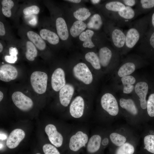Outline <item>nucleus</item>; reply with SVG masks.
I'll return each instance as SVG.
<instances>
[{"label":"nucleus","instance_id":"1","mask_svg":"<svg viewBox=\"0 0 154 154\" xmlns=\"http://www.w3.org/2000/svg\"><path fill=\"white\" fill-rule=\"evenodd\" d=\"M148 19L145 17L133 21L125 32V41L123 51L133 48L139 43L145 34Z\"/></svg>","mask_w":154,"mask_h":154},{"label":"nucleus","instance_id":"2","mask_svg":"<svg viewBox=\"0 0 154 154\" xmlns=\"http://www.w3.org/2000/svg\"><path fill=\"white\" fill-rule=\"evenodd\" d=\"M137 16L135 9L126 6L125 9L111 15L110 21L119 27L128 26Z\"/></svg>","mask_w":154,"mask_h":154},{"label":"nucleus","instance_id":"3","mask_svg":"<svg viewBox=\"0 0 154 154\" xmlns=\"http://www.w3.org/2000/svg\"><path fill=\"white\" fill-rule=\"evenodd\" d=\"M105 26L114 47L118 50H123L125 41V32L110 21L105 23Z\"/></svg>","mask_w":154,"mask_h":154},{"label":"nucleus","instance_id":"4","mask_svg":"<svg viewBox=\"0 0 154 154\" xmlns=\"http://www.w3.org/2000/svg\"><path fill=\"white\" fill-rule=\"evenodd\" d=\"M47 19H43L38 23V34L47 44L58 45L60 42V38L56 32L49 27Z\"/></svg>","mask_w":154,"mask_h":154},{"label":"nucleus","instance_id":"5","mask_svg":"<svg viewBox=\"0 0 154 154\" xmlns=\"http://www.w3.org/2000/svg\"><path fill=\"white\" fill-rule=\"evenodd\" d=\"M48 80L47 74L44 72L35 71L31 74L30 81L34 91L39 94H42L46 91Z\"/></svg>","mask_w":154,"mask_h":154},{"label":"nucleus","instance_id":"6","mask_svg":"<svg viewBox=\"0 0 154 154\" xmlns=\"http://www.w3.org/2000/svg\"><path fill=\"white\" fill-rule=\"evenodd\" d=\"M73 71L75 77L85 84H89L92 82L93 78L92 74L84 63L77 64L74 67Z\"/></svg>","mask_w":154,"mask_h":154},{"label":"nucleus","instance_id":"7","mask_svg":"<svg viewBox=\"0 0 154 154\" xmlns=\"http://www.w3.org/2000/svg\"><path fill=\"white\" fill-rule=\"evenodd\" d=\"M12 99L16 106L22 111H29L33 106V103L31 99L21 92L17 91L13 93Z\"/></svg>","mask_w":154,"mask_h":154},{"label":"nucleus","instance_id":"8","mask_svg":"<svg viewBox=\"0 0 154 154\" xmlns=\"http://www.w3.org/2000/svg\"><path fill=\"white\" fill-rule=\"evenodd\" d=\"M101 103L103 108L111 116L117 114L119 108L115 98L112 94L106 93L102 97Z\"/></svg>","mask_w":154,"mask_h":154},{"label":"nucleus","instance_id":"9","mask_svg":"<svg viewBox=\"0 0 154 154\" xmlns=\"http://www.w3.org/2000/svg\"><path fill=\"white\" fill-rule=\"evenodd\" d=\"M20 39L19 40L21 46L25 49V56L26 59L30 61H34L37 57L38 50L33 43L27 38L24 35L19 33Z\"/></svg>","mask_w":154,"mask_h":154},{"label":"nucleus","instance_id":"10","mask_svg":"<svg viewBox=\"0 0 154 154\" xmlns=\"http://www.w3.org/2000/svg\"><path fill=\"white\" fill-rule=\"evenodd\" d=\"M1 14L5 17L17 18V13L20 6L17 1L12 0L1 1Z\"/></svg>","mask_w":154,"mask_h":154},{"label":"nucleus","instance_id":"11","mask_svg":"<svg viewBox=\"0 0 154 154\" xmlns=\"http://www.w3.org/2000/svg\"><path fill=\"white\" fill-rule=\"evenodd\" d=\"M104 15L107 17L115 13L124 10L126 6L119 0L110 1L100 6Z\"/></svg>","mask_w":154,"mask_h":154},{"label":"nucleus","instance_id":"12","mask_svg":"<svg viewBox=\"0 0 154 154\" xmlns=\"http://www.w3.org/2000/svg\"><path fill=\"white\" fill-rule=\"evenodd\" d=\"M88 139L87 134L82 131H78L71 137L69 148L72 151H77L82 147L85 146Z\"/></svg>","mask_w":154,"mask_h":154},{"label":"nucleus","instance_id":"13","mask_svg":"<svg viewBox=\"0 0 154 154\" xmlns=\"http://www.w3.org/2000/svg\"><path fill=\"white\" fill-rule=\"evenodd\" d=\"M51 84L53 90L58 92L66 85L65 74L64 70L61 68L56 69L52 74Z\"/></svg>","mask_w":154,"mask_h":154},{"label":"nucleus","instance_id":"14","mask_svg":"<svg viewBox=\"0 0 154 154\" xmlns=\"http://www.w3.org/2000/svg\"><path fill=\"white\" fill-rule=\"evenodd\" d=\"M45 131L52 144L57 147L62 145L63 141V137L57 131L55 125L52 124L47 125L45 128Z\"/></svg>","mask_w":154,"mask_h":154},{"label":"nucleus","instance_id":"15","mask_svg":"<svg viewBox=\"0 0 154 154\" xmlns=\"http://www.w3.org/2000/svg\"><path fill=\"white\" fill-rule=\"evenodd\" d=\"M18 72L15 67L10 64H3L0 68V79L5 82H9L15 79Z\"/></svg>","mask_w":154,"mask_h":154},{"label":"nucleus","instance_id":"16","mask_svg":"<svg viewBox=\"0 0 154 154\" xmlns=\"http://www.w3.org/2000/svg\"><path fill=\"white\" fill-rule=\"evenodd\" d=\"M25 136V132L20 129H16L10 133L6 141V144L9 148L17 147Z\"/></svg>","mask_w":154,"mask_h":154},{"label":"nucleus","instance_id":"17","mask_svg":"<svg viewBox=\"0 0 154 154\" xmlns=\"http://www.w3.org/2000/svg\"><path fill=\"white\" fill-rule=\"evenodd\" d=\"M84 103V99L80 96L76 97L70 106V112L71 116L75 118H79L83 115Z\"/></svg>","mask_w":154,"mask_h":154},{"label":"nucleus","instance_id":"18","mask_svg":"<svg viewBox=\"0 0 154 154\" xmlns=\"http://www.w3.org/2000/svg\"><path fill=\"white\" fill-rule=\"evenodd\" d=\"M55 26L56 32L60 39L62 41L67 40L69 34L67 24L63 17L60 16L56 17Z\"/></svg>","mask_w":154,"mask_h":154},{"label":"nucleus","instance_id":"19","mask_svg":"<svg viewBox=\"0 0 154 154\" xmlns=\"http://www.w3.org/2000/svg\"><path fill=\"white\" fill-rule=\"evenodd\" d=\"M134 89L135 93L139 98L141 108L143 109H146L147 107L146 96L148 89L147 84L144 82H139L136 84Z\"/></svg>","mask_w":154,"mask_h":154},{"label":"nucleus","instance_id":"20","mask_svg":"<svg viewBox=\"0 0 154 154\" xmlns=\"http://www.w3.org/2000/svg\"><path fill=\"white\" fill-rule=\"evenodd\" d=\"M4 17L1 14L0 21V37L1 40L6 42L14 41L16 40L13 33L10 27L4 18Z\"/></svg>","mask_w":154,"mask_h":154},{"label":"nucleus","instance_id":"21","mask_svg":"<svg viewBox=\"0 0 154 154\" xmlns=\"http://www.w3.org/2000/svg\"><path fill=\"white\" fill-rule=\"evenodd\" d=\"M74 92L73 86L66 84L60 90L59 97L61 104L65 107L69 104Z\"/></svg>","mask_w":154,"mask_h":154},{"label":"nucleus","instance_id":"22","mask_svg":"<svg viewBox=\"0 0 154 154\" xmlns=\"http://www.w3.org/2000/svg\"><path fill=\"white\" fill-rule=\"evenodd\" d=\"M40 11V8L38 4L31 3L20 6L17 13V15H22L23 17L38 15Z\"/></svg>","mask_w":154,"mask_h":154},{"label":"nucleus","instance_id":"23","mask_svg":"<svg viewBox=\"0 0 154 154\" xmlns=\"http://www.w3.org/2000/svg\"><path fill=\"white\" fill-rule=\"evenodd\" d=\"M112 50L107 46H103L99 51V58L101 65L105 67L110 62L113 56Z\"/></svg>","mask_w":154,"mask_h":154},{"label":"nucleus","instance_id":"24","mask_svg":"<svg viewBox=\"0 0 154 154\" xmlns=\"http://www.w3.org/2000/svg\"><path fill=\"white\" fill-rule=\"evenodd\" d=\"M105 23L104 18L101 14L95 13L91 17L87 24V27L90 29L98 31Z\"/></svg>","mask_w":154,"mask_h":154},{"label":"nucleus","instance_id":"25","mask_svg":"<svg viewBox=\"0 0 154 154\" xmlns=\"http://www.w3.org/2000/svg\"><path fill=\"white\" fill-rule=\"evenodd\" d=\"M94 34V31L88 29L83 32L79 36L80 40L83 42L82 46L85 48H92L95 46L92 40V38Z\"/></svg>","mask_w":154,"mask_h":154},{"label":"nucleus","instance_id":"26","mask_svg":"<svg viewBox=\"0 0 154 154\" xmlns=\"http://www.w3.org/2000/svg\"><path fill=\"white\" fill-rule=\"evenodd\" d=\"M134 9L137 16L154 7V0H138Z\"/></svg>","mask_w":154,"mask_h":154},{"label":"nucleus","instance_id":"27","mask_svg":"<svg viewBox=\"0 0 154 154\" xmlns=\"http://www.w3.org/2000/svg\"><path fill=\"white\" fill-rule=\"evenodd\" d=\"M87 27V24L82 21L77 20L73 24L70 29L72 37L75 38L80 35Z\"/></svg>","mask_w":154,"mask_h":154},{"label":"nucleus","instance_id":"28","mask_svg":"<svg viewBox=\"0 0 154 154\" xmlns=\"http://www.w3.org/2000/svg\"><path fill=\"white\" fill-rule=\"evenodd\" d=\"M101 140V137L98 135H95L91 137L87 145L88 151L90 153L97 151L100 148Z\"/></svg>","mask_w":154,"mask_h":154},{"label":"nucleus","instance_id":"29","mask_svg":"<svg viewBox=\"0 0 154 154\" xmlns=\"http://www.w3.org/2000/svg\"><path fill=\"white\" fill-rule=\"evenodd\" d=\"M135 65L131 61L125 62L120 67L118 72V74L120 77L128 76L135 70Z\"/></svg>","mask_w":154,"mask_h":154},{"label":"nucleus","instance_id":"30","mask_svg":"<svg viewBox=\"0 0 154 154\" xmlns=\"http://www.w3.org/2000/svg\"><path fill=\"white\" fill-rule=\"evenodd\" d=\"M119 103L122 108L125 109L132 114L136 115L137 114V109L132 100L122 98L119 100Z\"/></svg>","mask_w":154,"mask_h":154},{"label":"nucleus","instance_id":"31","mask_svg":"<svg viewBox=\"0 0 154 154\" xmlns=\"http://www.w3.org/2000/svg\"><path fill=\"white\" fill-rule=\"evenodd\" d=\"M86 60L90 62L93 67L96 70L101 68V65L99 57L97 54L93 52L87 53L85 56Z\"/></svg>","mask_w":154,"mask_h":154},{"label":"nucleus","instance_id":"32","mask_svg":"<svg viewBox=\"0 0 154 154\" xmlns=\"http://www.w3.org/2000/svg\"><path fill=\"white\" fill-rule=\"evenodd\" d=\"M91 15L89 10L84 7L79 8L73 13V16L77 20L82 21L87 19Z\"/></svg>","mask_w":154,"mask_h":154},{"label":"nucleus","instance_id":"33","mask_svg":"<svg viewBox=\"0 0 154 154\" xmlns=\"http://www.w3.org/2000/svg\"><path fill=\"white\" fill-rule=\"evenodd\" d=\"M134 150V148L132 145L126 143L117 149L115 154H133Z\"/></svg>","mask_w":154,"mask_h":154},{"label":"nucleus","instance_id":"34","mask_svg":"<svg viewBox=\"0 0 154 154\" xmlns=\"http://www.w3.org/2000/svg\"><path fill=\"white\" fill-rule=\"evenodd\" d=\"M144 148L149 152L154 154V135H148L144 139Z\"/></svg>","mask_w":154,"mask_h":154},{"label":"nucleus","instance_id":"35","mask_svg":"<svg viewBox=\"0 0 154 154\" xmlns=\"http://www.w3.org/2000/svg\"><path fill=\"white\" fill-rule=\"evenodd\" d=\"M110 138L114 144L119 146L125 143L126 140L124 136L116 133H111L110 135Z\"/></svg>","mask_w":154,"mask_h":154},{"label":"nucleus","instance_id":"36","mask_svg":"<svg viewBox=\"0 0 154 154\" xmlns=\"http://www.w3.org/2000/svg\"><path fill=\"white\" fill-rule=\"evenodd\" d=\"M147 113L149 116L154 117V93L149 96L147 101Z\"/></svg>","mask_w":154,"mask_h":154},{"label":"nucleus","instance_id":"37","mask_svg":"<svg viewBox=\"0 0 154 154\" xmlns=\"http://www.w3.org/2000/svg\"><path fill=\"white\" fill-rule=\"evenodd\" d=\"M139 46H143L149 44L154 49V31L150 35L149 37H145L144 36L139 42Z\"/></svg>","mask_w":154,"mask_h":154},{"label":"nucleus","instance_id":"38","mask_svg":"<svg viewBox=\"0 0 154 154\" xmlns=\"http://www.w3.org/2000/svg\"><path fill=\"white\" fill-rule=\"evenodd\" d=\"M42 149L44 154H60L55 147L50 144H44Z\"/></svg>","mask_w":154,"mask_h":154},{"label":"nucleus","instance_id":"39","mask_svg":"<svg viewBox=\"0 0 154 154\" xmlns=\"http://www.w3.org/2000/svg\"><path fill=\"white\" fill-rule=\"evenodd\" d=\"M121 81L124 86H129L132 85L136 82L135 78L133 76L130 75L122 77Z\"/></svg>","mask_w":154,"mask_h":154},{"label":"nucleus","instance_id":"40","mask_svg":"<svg viewBox=\"0 0 154 154\" xmlns=\"http://www.w3.org/2000/svg\"><path fill=\"white\" fill-rule=\"evenodd\" d=\"M125 6L132 7L136 5L138 0H119Z\"/></svg>","mask_w":154,"mask_h":154},{"label":"nucleus","instance_id":"41","mask_svg":"<svg viewBox=\"0 0 154 154\" xmlns=\"http://www.w3.org/2000/svg\"><path fill=\"white\" fill-rule=\"evenodd\" d=\"M4 59L6 62L8 63L14 64L17 61L18 57L7 55L4 56Z\"/></svg>","mask_w":154,"mask_h":154},{"label":"nucleus","instance_id":"42","mask_svg":"<svg viewBox=\"0 0 154 154\" xmlns=\"http://www.w3.org/2000/svg\"><path fill=\"white\" fill-rule=\"evenodd\" d=\"M134 87L132 85L129 86H124L123 91V93L126 94H129L131 93L133 90Z\"/></svg>","mask_w":154,"mask_h":154},{"label":"nucleus","instance_id":"43","mask_svg":"<svg viewBox=\"0 0 154 154\" xmlns=\"http://www.w3.org/2000/svg\"><path fill=\"white\" fill-rule=\"evenodd\" d=\"M4 41L1 40L0 41V52L1 53L3 50L4 46V45L6 44Z\"/></svg>","mask_w":154,"mask_h":154},{"label":"nucleus","instance_id":"44","mask_svg":"<svg viewBox=\"0 0 154 154\" xmlns=\"http://www.w3.org/2000/svg\"><path fill=\"white\" fill-rule=\"evenodd\" d=\"M109 143L108 139L107 138H104L102 141V144L104 146H105L108 144Z\"/></svg>","mask_w":154,"mask_h":154},{"label":"nucleus","instance_id":"45","mask_svg":"<svg viewBox=\"0 0 154 154\" xmlns=\"http://www.w3.org/2000/svg\"><path fill=\"white\" fill-rule=\"evenodd\" d=\"M65 1L76 3H79L81 1V0H65Z\"/></svg>","mask_w":154,"mask_h":154},{"label":"nucleus","instance_id":"46","mask_svg":"<svg viewBox=\"0 0 154 154\" xmlns=\"http://www.w3.org/2000/svg\"><path fill=\"white\" fill-rule=\"evenodd\" d=\"M90 1L94 4H98L101 1L100 0H91Z\"/></svg>","mask_w":154,"mask_h":154},{"label":"nucleus","instance_id":"47","mask_svg":"<svg viewBox=\"0 0 154 154\" xmlns=\"http://www.w3.org/2000/svg\"><path fill=\"white\" fill-rule=\"evenodd\" d=\"M151 22L153 27L154 28V12L153 13L151 19Z\"/></svg>","mask_w":154,"mask_h":154},{"label":"nucleus","instance_id":"48","mask_svg":"<svg viewBox=\"0 0 154 154\" xmlns=\"http://www.w3.org/2000/svg\"><path fill=\"white\" fill-rule=\"evenodd\" d=\"M3 94L1 91H0V101L1 102L3 99Z\"/></svg>","mask_w":154,"mask_h":154},{"label":"nucleus","instance_id":"49","mask_svg":"<svg viewBox=\"0 0 154 154\" xmlns=\"http://www.w3.org/2000/svg\"><path fill=\"white\" fill-rule=\"evenodd\" d=\"M36 154H40V153H37Z\"/></svg>","mask_w":154,"mask_h":154}]
</instances>
